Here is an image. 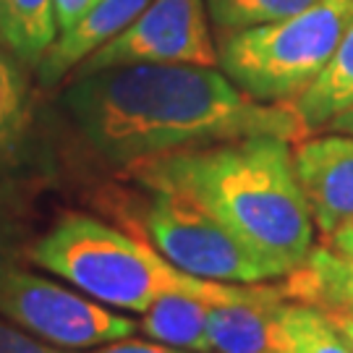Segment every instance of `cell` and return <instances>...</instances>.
Returning a JSON list of instances; mask_svg holds the SVG:
<instances>
[{
    "label": "cell",
    "instance_id": "obj_1",
    "mask_svg": "<svg viewBox=\"0 0 353 353\" xmlns=\"http://www.w3.org/2000/svg\"><path fill=\"white\" fill-rule=\"evenodd\" d=\"M71 126L102 163L131 168L243 137L301 141L290 102H259L217 65L137 63L74 74L61 94Z\"/></svg>",
    "mask_w": 353,
    "mask_h": 353
},
{
    "label": "cell",
    "instance_id": "obj_2",
    "mask_svg": "<svg viewBox=\"0 0 353 353\" xmlns=\"http://www.w3.org/2000/svg\"><path fill=\"white\" fill-rule=\"evenodd\" d=\"M139 186L186 199L228 228L275 278L314 249V220L296 173L290 141L243 137L160 154L126 168Z\"/></svg>",
    "mask_w": 353,
    "mask_h": 353
},
{
    "label": "cell",
    "instance_id": "obj_3",
    "mask_svg": "<svg viewBox=\"0 0 353 353\" xmlns=\"http://www.w3.org/2000/svg\"><path fill=\"white\" fill-rule=\"evenodd\" d=\"M26 256L89 299L137 314H144L163 296H189L210 306H225L256 299L267 288L262 283L239 285L186 275L144 241L84 212L61 214L26 249Z\"/></svg>",
    "mask_w": 353,
    "mask_h": 353
},
{
    "label": "cell",
    "instance_id": "obj_4",
    "mask_svg": "<svg viewBox=\"0 0 353 353\" xmlns=\"http://www.w3.org/2000/svg\"><path fill=\"white\" fill-rule=\"evenodd\" d=\"M351 21L353 0H316L283 21L223 34L217 68L254 100L293 105L330 63Z\"/></svg>",
    "mask_w": 353,
    "mask_h": 353
},
{
    "label": "cell",
    "instance_id": "obj_5",
    "mask_svg": "<svg viewBox=\"0 0 353 353\" xmlns=\"http://www.w3.org/2000/svg\"><path fill=\"white\" fill-rule=\"evenodd\" d=\"M0 316L65 351L100 348L139 330L137 319L115 314L74 285H61L19 265L0 275Z\"/></svg>",
    "mask_w": 353,
    "mask_h": 353
},
{
    "label": "cell",
    "instance_id": "obj_6",
    "mask_svg": "<svg viewBox=\"0 0 353 353\" xmlns=\"http://www.w3.org/2000/svg\"><path fill=\"white\" fill-rule=\"evenodd\" d=\"M141 210V230L154 252L181 272L214 283H265L272 270L256 259L228 228L186 199L150 191Z\"/></svg>",
    "mask_w": 353,
    "mask_h": 353
},
{
    "label": "cell",
    "instance_id": "obj_7",
    "mask_svg": "<svg viewBox=\"0 0 353 353\" xmlns=\"http://www.w3.org/2000/svg\"><path fill=\"white\" fill-rule=\"evenodd\" d=\"M137 63L217 65L204 0H152L118 37L92 52L74 74Z\"/></svg>",
    "mask_w": 353,
    "mask_h": 353
},
{
    "label": "cell",
    "instance_id": "obj_8",
    "mask_svg": "<svg viewBox=\"0 0 353 353\" xmlns=\"http://www.w3.org/2000/svg\"><path fill=\"white\" fill-rule=\"evenodd\" d=\"M293 160L314 225L332 236L353 223V137L303 139L293 150Z\"/></svg>",
    "mask_w": 353,
    "mask_h": 353
},
{
    "label": "cell",
    "instance_id": "obj_9",
    "mask_svg": "<svg viewBox=\"0 0 353 353\" xmlns=\"http://www.w3.org/2000/svg\"><path fill=\"white\" fill-rule=\"evenodd\" d=\"M285 306L288 299L280 285H267L249 301L210 306V353H280Z\"/></svg>",
    "mask_w": 353,
    "mask_h": 353
},
{
    "label": "cell",
    "instance_id": "obj_10",
    "mask_svg": "<svg viewBox=\"0 0 353 353\" xmlns=\"http://www.w3.org/2000/svg\"><path fill=\"white\" fill-rule=\"evenodd\" d=\"M150 3L152 0H100L81 21L61 32L50 50L45 52V58L37 65L39 84L42 87L61 84L92 52H97L102 45L118 37L128 24H134Z\"/></svg>",
    "mask_w": 353,
    "mask_h": 353
},
{
    "label": "cell",
    "instance_id": "obj_11",
    "mask_svg": "<svg viewBox=\"0 0 353 353\" xmlns=\"http://www.w3.org/2000/svg\"><path fill=\"white\" fill-rule=\"evenodd\" d=\"M280 288L288 301L309 303L327 316H353V265L330 246L312 249Z\"/></svg>",
    "mask_w": 353,
    "mask_h": 353
},
{
    "label": "cell",
    "instance_id": "obj_12",
    "mask_svg": "<svg viewBox=\"0 0 353 353\" xmlns=\"http://www.w3.org/2000/svg\"><path fill=\"white\" fill-rule=\"evenodd\" d=\"M58 39L55 0H0V48L37 71Z\"/></svg>",
    "mask_w": 353,
    "mask_h": 353
},
{
    "label": "cell",
    "instance_id": "obj_13",
    "mask_svg": "<svg viewBox=\"0 0 353 353\" xmlns=\"http://www.w3.org/2000/svg\"><path fill=\"white\" fill-rule=\"evenodd\" d=\"M293 108L306 131L325 128L335 115L353 108V21L332 52L330 63L312 81V87L299 100H293Z\"/></svg>",
    "mask_w": 353,
    "mask_h": 353
},
{
    "label": "cell",
    "instance_id": "obj_14",
    "mask_svg": "<svg viewBox=\"0 0 353 353\" xmlns=\"http://www.w3.org/2000/svg\"><path fill=\"white\" fill-rule=\"evenodd\" d=\"M210 303L189 296H163L141 314L139 330L154 343L186 353H210Z\"/></svg>",
    "mask_w": 353,
    "mask_h": 353
},
{
    "label": "cell",
    "instance_id": "obj_15",
    "mask_svg": "<svg viewBox=\"0 0 353 353\" xmlns=\"http://www.w3.org/2000/svg\"><path fill=\"white\" fill-rule=\"evenodd\" d=\"M32 121V87L26 65L0 48V160H13Z\"/></svg>",
    "mask_w": 353,
    "mask_h": 353
},
{
    "label": "cell",
    "instance_id": "obj_16",
    "mask_svg": "<svg viewBox=\"0 0 353 353\" xmlns=\"http://www.w3.org/2000/svg\"><path fill=\"white\" fill-rule=\"evenodd\" d=\"M280 353H353V348L325 312L309 303L288 301Z\"/></svg>",
    "mask_w": 353,
    "mask_h": 353
},
{
    "label": "cell",
    "instance_id": "obj_17",
    "mask_svg": "<svg viewBox=\"0 0 353 353\" xmlns=\"http://www.w3.org/2000/svg\"><path fill=\"white\" fill-rule=\"evenodd\" d=\"M204 3L217 32L230 34L252 26L283 21L288 16L306 11L316 0H204Z\"/></svg>",
    "mask_w": 353,
    "mask_h": 353
},
{
    "label": "cell",
    "instance_id": "obj_18",
    "mask_svg": "<svg viewBox=\"0 0 353 353\" xmlns=\"http://www.w3.org/2000/svg\"><path fill=\"white\" fill-rule=\"evenodd\" d=\"M21 254H26L24 225L6 210V204H0V275L19 265Z\"/></svg>",
    "mask_w": 353,
    "mask_h": 353
},
{
    "label": "cell",
    "instance_id": "obj_19",
    "mask_svg": "<svg viewBox=\"0 0 353 353\" xmlns=\"http://www.w3.org/2000/svg\"><path fill=\"white\" fill-rule=\"evenodd\" d=\"M0 353H68V351L39 341V338L29 335L19 325H13V322L0 316Z\"/></svg>",
    "mask_w": 353,
    "mask_h": 353
},
{
    "label": "cell",
    "instance_id": "obj_20",
    "mask_svg": "<svg viewBox=\"0 0 353 353\" xmlns=\"http://www.w3.org/2000/svg\"><path fill=\"white\" fill-rule=\"evenodd\" d=\"M100 0H55V21H58V34L71 29L76 21H81Z\"/></svg>",
    "mask_w": 353,
    "mask_h": 353
},
{
    "label": "cell",
    "instance_id": "obj_21",
    "mask_svg": "<svg viewBox=\"0 0 353 353\" xmlns=\"http://www.w3.org/2000/svg\"><path fill=\"white\" fill-rule=\"evenodd\" d=\"M92 353H186L178 351V348H170V345H163V343H147V341H134V338H123V341L108 343V345H100L97 351Z\"/></svg>",
    "mask_w": 353,
    "mask_h": 353
},
{
    "label": "cell",
    "instance_id": "obj_22",
    "mask_svg": "<svg viewBox=\"0 0 353 353\" xmlns=\"http://www.w3.org/2000/svg\"><path fill=\"white\" fill-rule=\"evenodd\" d=\"M325 246H330L338 256L348 259L353 265V223H348L345 228H341V230H335L332 236H327V243H325Z\"/></svg>",
    "mask_w": 353,
    "mask_h": 353
},
{
    "label": "cell",
    "instance_id": "obj_23",
    "mask_svg": "<svg viewBox=\"0 0 353 353\" xmlns=\"http://www.w3.org/2000/svg\"><path fill=\"white\" fill-rule=\"evenodd\" d=\"M325 128L332 131V134H348V137H353V108L343 110L341 115H335Z\"/></svg>",
    "mask_w": 353,
    "mask_h": 353
},
{
    "label": "cell",
    "instance_id": "obj_24",
    "mask_svg": "<svg viewBox=\"0 0 353 353\" xmlns=\"http://www.w3.org/2000/svg\"><path fill=\"white\" fill-rule=\"evenodd\" d=\"M330 319L338 325V330L345 335V341L351 343V348H353V316H330Z\"/></svg>",
    "mask_w": 353,
    "mask_h": 353
}]
</instances>
